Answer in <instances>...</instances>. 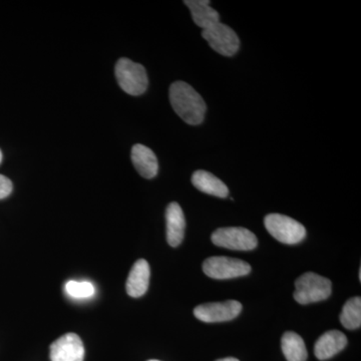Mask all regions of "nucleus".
Returning a JSON list of instances; mask_svg holds the SVG:
<instances>
[{
	"label": "nucleus",
	"instance_id": "nucleus-1",
	"mask_svg": "<svg viewBox=\"0 0 361 361\" xmlns=\"http://www.w3.org/2000/svg\"><path fill=\"white\" fill-rule=\"evenodd\" d=\"M170 103L185 123L191 126L203 123L207 111L205 101L187 82H176L171 85Z\"/></svg>",
	"mask_w": 361,
	"mask_h": 361
},
{
	"label": "nucleus",
	"instance_id": "nucleus-2",
	"mask_svg": "<svg viewBox=\"0 0 361 361\" xmlns=\"http://www.w3.org/2000/svg\"><path fill=\"white\" fill-rule=\"evenodd\" d=\"M332 283L327 278L313 272H307L295 282L294 299L299 304L320 302L331 295Z\"/></svg>",
	"mask_w": 361,
	"mask_h": 361
},
{
	"label": "nucleus",
	"instance_id": "nucleus-3",
	"mask_svg": "<svg viewBox=\"0 0 361 361\" xmlns=\"http://www.w3.org/2000/svg\"><path fill=\"white\" fill-rule=\"evenodd\" d=\"M116 78L121 89L130 96H140L148 87V75L144 66L129 59H118L116 66Z\"/></svg>",
	"mask_w": 361,
	"mask_h": 361
},
{
	"label": "nucleus",
	"instance_id": "nucleus-4",
	"mask_svg": "<svg viewBox=\"0 0 361 361\" xmlns=\"http://www.w3.org/2000/svg\"><path fill=\"white\" fill-rule=\"evenodd\" d=\"M264 224L271 236L287 245L300 243L306 236L305 227L301 223L281 214L266 216Z\"/></svg>",
	"mask_w": 361,
	"mask_h": 361
},
{
	"label": "nucleus",
	"instance_id": "nucleus-5",
	"mask_svg": "<svg viewBox=\"0 0 361 361\" xmlns=\"http://www.w3.org/2000/svg\"><path fill=\"white\" fill-rule=\"evenodd\" d=\"M213 244L230 250L250 251L257 247L258 240L253 232L246 228H220L211 237Z\"/></svg>",
	"mask_w": 361,
	"mask_h": 361
},
{
	"label": "nucleus",
	"instance_id": "nucleus-6",
	"mask_svg": "<svg viewBox=\"0 0 361 361\" xmlns=\"http://www.w3.org/2000/svg\"><path fill=\"white\" fill-rule=\"evenodd\" d=\"M202 37L209 45L221 56H232L239 51L238 35L229 26L222 23H216L202 32Z\"/></svg>",
	"mask_w": 361,
	"mask_h": 361
},
{
	"label": "nucleus",
	"instance_id": "nucleus-7",
	"mask_svg": "<svg viewBox=\"0 0 361 361\" xmlns=\"http://www.w3.org/2000/svg\"><path fill=\"white\" fill-rule=\"evenodd\" d=\"M203 271L207 276L213 279H232L248 275L251 272V266L240 259L211 257L204 261Z\"/></svg>",
	"mask_w": 361,
	"mask_h": 361
},
{
	"label": "nucleus",
	"instance_id": "nucleus-8",
	"mask_svg": "<svg viewBox=\"0 0 361 361\" xmlns=\"http://www.w3.org/2000/svg\"><path fill=\"white\" fill-rule=\"evenodd\" d=\"M242 311L238 301L202 304L194 310V315L201 322L207 323L225 322L234 319Z\"/></svg>",
	"mask_w": 361,
	"mask_h": 361
},
{
	"label": "nucleus",
	"instance_id": "nucleus-9",
	"mask_svg": "<svg viewBox=\"0 0 361 361\" xmlns=\"http://www.w3.org/2000/svg\"><path fill=\"white\" fill-rule=\"evenodd\" d=\"M51 361H84L85 346L75 334H66L51 345Z\"/></svg>",
	"mask_w": 361,
	"mask_h": 361
},
{
	"label": "nucleus",
	"instance_id": "nucleus-10",
	"mask_svg": "<svg viewBox=\"0 0 361 361\" xmlns=\"http://www.w3.org/2000/svg\"><path fill=\"white\" fill-rule=\"evenodd\" d=\"M166 224H167V240L169 245L179 246L183 242L186 229V220L184 212L178 203L169 204L166 210Z\"/></svg>",
	"mask_w": 361,
	"mask_h": 361
},
{
	"label": "nucleus",
	"instance_id": "nucleus-11",
	"mask_svg": "<svg viewBox=\"0 0 361 361\" xmlns=\"http://www.w3.org/2000/svg\"><path fill=\"white\" fill-rule=\"evenodd\" d=\"M348 345V338L338 330L325 332L316 341L314 355L319 360L334 357Z\"/></svg>",
	"mask_w": 361,
	"mask_h": 361
},
{
	"label": "nucleus",
	"instance_id": "nucleus-12",
	"mask_svg": "<svg viewBox=\"0 0 361 361\" xmlns=\"http://www.w3.org/2000/svg\"><path fill=\"white\" fill-rule=\"evenodd\" d=\"M149 276H151V270H149V263L145 259H140L133 266L128 277L127 284H126L127 293L134 298H139L144 295L148 291Z\"/></svg>",
	"mask_w": 361,
	"mask_h": 361
},
{
	"label": "nucleus",
	"instance_id": "nucleus-13",
	"mask_svg": "<svg viewBox=\"0 0 361 361\" xmlns=\"http://www.w3.org/2000/svg\"><path fill=\"white\" fill-rule=\"evenodd\" d=\"M132 161L135 170L142 177L153 179L158 174V159L148 147L137 144L132 149Z\"/></svg>",
	"mask_w": 361,
	"mask_h": 361
},
{
	"label": "nucleus",
	"instance_id": "nucleus-14",
	"mask_svg": "<svg viewBox=\"0 0 361 361\" xmlns=\"http://www.w3.org/2000/svg\"><path fill=\"white\" fill-rule=\"evenodd\" d=\"M184 4L191 11L194 23L203 30L220 23L219 13L210 6L208 0H186Z\"/></svg>",
	"mask_w": 361,
	"mask_h": 361
},
{
	"label": "nucleus",
	"instance_id": "nucleus-15",
	"mask_svg": "<svg viewBox=\"0 0 361 361\" xmlns=\"http://www.w3.org/2000/svg\"><path fill=\"white\" fill-rule=\"evenodd\" d=\"M192 183L196 189L203 193L212 195L218 198H226L229 195V189L216 176L207 171H197L192 176Z\"/></svg>",
	"mask_w": 361,
	"mask_h": 361
},
{
	"label": "nucleus",
	"instance_id": "nucleus-16",
	"mask_svg": "<svg viewBox=\"0 0 361 361\" xmlns=\"http://www.w3.org/2000/svg\"><path fill=\"white\" fill-rule=\"evenodd\" d=\"M282 351L288 361H306L307 349L300 336L295 332H286L282 336Z\"/></svg>",
	"mask_w": 361,
	"mask_h": 361
},
{
	"label": "nucleus",
	"instance_id": "nucleus-17",
	"mask_svg": "<svg viewBox=\"0 0 361 361\" xmlns=\"http://www.w3.org/2000/svg\"><path fill=\"white\" fill-rule=\"evenodd\" d=\"M341 323L344 329L355 330L361 325V298L353 297L344 304L341 314Z\"/></svg>",
	"mask_w": 361,
	"mask_h": 361
},
{
	"label": "nucleus",
	"instance_id": "nucleus-18",
	"mask_svg": "<svg viewBox=\"0 0 361 361\" xmlns=\"http://www.w3.org/2000/svg\"><path fill=\"white\" fill-rule=\"evenodd\" d=\"M66 291L73 298L82 299L92 297L96 290H94V285L90 282H78L71 280L66 284Z\"/></svg>",
	"mask_w": 361,
	"mask_h": 361
},
{
	"label": "nucleus",
	"instance_id": "nucleus-19",
	"mask_svg": "<svg viewBox=\"0 0 361 361\" xmlns=\"http://www.w3.org/2000/svg\"><path fill=\"white\" fill-rule=\"evenodd\" d=\"M13 183L6 177V176L0 175V200L6 198L13 192Z\"/></svg>",
	"mask_w": 361,
	"mask_h": 361
},
{
	"label": "nucleus",
	"instance_id": "nucleus-20",
	"mask_svg": "<svg viewBox=\"0 0 361 361\" xmlns=\"http://www.w3.org/2000/svg\"><path fill=\"white\" fill-rule=\"evenodd\" d=\"M217 361H239V360H237V358H234V357H227V358H223V360H219Z\"/></svg>",
	"mask_w": 361,
	"mask_h": 361
},
{
	"label": "nucleus",
	"instance_id": "nucleus-21",
	"mask_svg": "<svg viewBox=\"0 0 361 361\" xmlns=\"http://www.w3.org/2000/svg\"><path fill=\"white\" fill-rule=\"evenodd\" d=\"M2 161V152L1 149H0V164H1Z\"/></svg>",
	"mask_w": 361,
	"mask_h": 361
},
{
	"label": "nucleus",
	"instance_id": "nucleus-22",
	"mask_svg": "<svg viewBox=\"0 0 361 361\" xmlns=\"http://www.w3.org/2000/svg\"><path fill=\"white\" fill-rule=\"evenodd\" d=\"M149 361H159V360H149Z\"/></svg>",
	"mask_w": 361,
	"mask_h": 361
}]
</instances>
